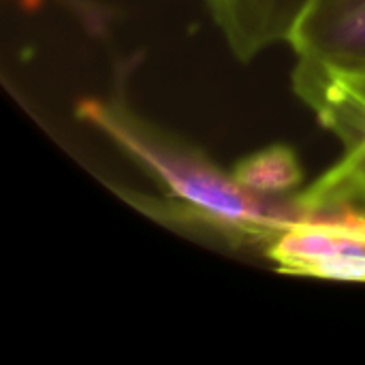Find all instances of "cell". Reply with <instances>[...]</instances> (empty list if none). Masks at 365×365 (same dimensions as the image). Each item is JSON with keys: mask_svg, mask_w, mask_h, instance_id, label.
Returning <instances> with one entry per match:
<instances>
[{"mask_svg": "<svg viewBox=\"0 0 365 365\" xmlns=\"http://www.w3.org/2000/svg\"><path fill=\"white\" fill-rule=\"evenodd\" d=\"M321 124L344 145L365 135V81H331L299 92Z\"/></svg>", "mask_w": 365, "mask_h": 365, "instance_id": "obj_4", "label": "cell"}, {"mask_svg": "<svg viewBox=\"0 0 365 365\" xmlns=\"http://www.w3.org/2000/svg\"><path fill=\"white\" fill-rule=\"evenodd\" d=\"M312 0H205L207 13L240 62H250L289 38Z\"/></svg>", "mask_w": 365, "mask_h": 365, "instance_id": "obj_3", "label": "cell"}, {"mask_svg": "<svg viewBox=\"0 0 365 365\" xmlns=\"http://www.w3.org/2000/svg\"><path fill=\"white\" fill-rule=\"evenodd\" d=\"M310 192L323 201L346 203L365 214V135L346 145L344 158L319 178Z\"/></svg>", "mask_w": 365, "mask_h": 365, "instance_id": "obj_6", "label": "cell"}, {"mask_svg": "<svg viewBox=\"0 0 365 365\" xmlns=\"http://www.w3.org/2000/svg\"><path fill=\"white\" fill-rule=\"evenodd\" d=\"M233 175L240 184L255 192L282 197L291 195V190L302 182V167L289 148L274 145L244 158L233 169Z\"/></svg>", "mask_w": 365, "mask_h": 365, "instance_id": "obj_5", "label": "cell"}, {"mask_svg": "<svg viewBox=\"0 0 365 365\" xmlns=\"http://www.w3.org/2000/svg\"><path fill=\"white\" fill-rule=\"evenodd\" d=\"M289 45L297 58L293 88L365 81V0H312Z\"/></svg>", "mask_w": 365, "mask_h": 365, "instance_id": "obj_2", "label": "cell"}, {"mask_svg": "<svg viewBox=\"0 0 365 365\" xmlns=\"http://www.w3.org/2000/svg\"><path fill=\"white\" fill-rule=\"evenodd\" d=\"M79 115L103 130L167 190V210L184 222L214 229L240 244H267L319 218V207L304 195L269 197L222 173L188 143L152 126L120 101L88 98Z\"/></svg>", "mask_w": 365, "mask_h": 365, "instance_id": "obj_1", "label": "cell"}]
</instances>
